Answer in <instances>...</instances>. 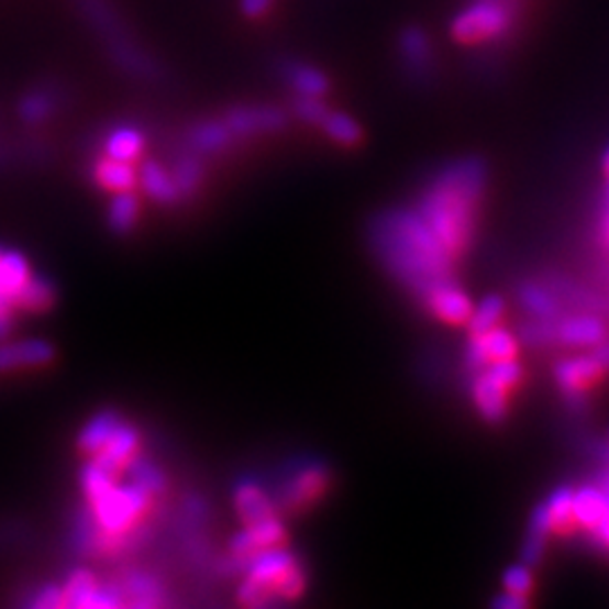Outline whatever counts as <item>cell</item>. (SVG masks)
Wrapping results in <instances>:
<instances>
[{
	"label": "cell",
	"instance_id": "cell-1",
	"mask_svg": "<svg viewBox=\"0 0 609 609\" xmlns=\"http://www.w3.org/2000/svg\"><path fill=\"white\" fill-rule=\"evenodd\" d=\"M370 244L386 272L418 298L433 287L454 280L456 259L422 222L418 210H390L370 229Z\"/></svg>",
	"mask_w": 609,
	"mask_h": 609
},
{
	"label": "cell",
	"instance_id": "cell-2",
	"mask_svg": "<svg viewBox=\"0 0 609 609\" xmlns=\"http://www.w3.org/2000/svg\"><path fill=\"white\" fill-rule=\"evenodd\" d=\"M484 190V163L474 158L458 160L439 174L416 208L422 222L454 259H458L472 244L476 210Z\"/></svg>",
	"mask_w": 609,
	"mask_h": 609
},
{
	"label": "cell",
	"instance_id": "cell-3",
	"mask_svg": "<svg viewBox=\"0 0 609 609\" xmlns=\"http://www.w3.org/2000/svg\"><path fill=\"white\" fill-rule=\"evenodd\" d=\"M152 495L139 484H115L100 499L89 503L100 531L122 535L139 527V519L150 510Z\"/></svg>",
	"mask_w": 609,
	"mask_h": 609
},
{
	"label": "cell",
	"instance_id": "cell-4",
	"mask_svg": "<svg viewBox=\"0 0 609 609\" xmlns=\"http://www.w3.org/2000/svg\"><path fill=\"white\" fill-rule=\"evenodd\" d=\"M514 21L508 0H476L452 21V36L461 43H484L503 36Z\"/></svg>",
	"mask_w": 609,
	"mask_h": 609
},
{
	"label": "cell",
	"instance_id": "cell-5",
	"mask_svg": "<svg viewBox=\"0 0 609 609\" xmlns=\"http://www.w3.org/2000/svg\"><path fill=\"white\" fill-rule=\"evenodd\" d=\"M503 359H517V339L501 325L469 339L467 366L474 373Z\"/></svg>",
	"mask_w": 609,
	"mask_h": 609
},
{
	"label": "cell",
	"instance_id": "cell-6",
	"mask_svg": "<svg viewBox=\"0 0 609 609\" xmlns=\"http://www.w3.org/2000/svg\"><path fill=\"white\" fill-rule=\"evenodd\" d=\"M330 481V472L325 465H304L300 467L280 492V503L285 510H300L317 501Z\"/></svg>",
	"mask_w": 609,
	"mask_h": 609
},
{
	"label": "cell",
	"instance_id": "cell-7",
	"mask_svg": "<svg viewBox=\"0 0 609 609\" xmlns=\"http://www.w3.org/2000/svg\"><path fill=\"white\" fill-rule=\"evenodd\" d=\"M607 373V368L602 366V362L598 359V355L591 351L587 355L580 357H569L562 359L555 366V381L557 386L564 390V394L578 398L587 390L600 381V377Z\"/></svg>",
	"mask_w": 609,
	"mask_h": 609
},
{
	"label": "cell",
	"instance_id": "cell-8",
	"mask_svg": "<svg viewBox=\"0 0 609 609\" xmlns=\"http://www.w3.org/2000/svg\"><path fill=\"white\" fill-rule=\"evenodd\" d=\"M55 359L53 343L43 339L3 341L0 339V373H12L19 368H38Z\"/></svg>",
	"mask_w": 609,
	"mask_h": 609
},
{
	"label": "cell",
	"instance_id": "cell-9",
	"mask_svg": "<svg viewBox=\"0 0 609 609\" xmlns=\"http://www.w3.org/2000/svg\"><path fill=\"white\" fill-rule=\"evenodd\" d=\"M422 300L433 317L450 323V325L467 323L472 308H474L469 296L454 280H447V283H441L439 287H433Z\"/></svg>",
	"mask_w": 609,
	"mask_h": 609
},
{
	"label": "cell",
	"instance_id": "cell-10",
	"mask_svg": "<svg viewBox=\"0 0 609 609\" xmlns=\"http://www.w3.org/2000/svg\"><path fill=\"white\" fill-rule=\"evenodd\" d=\"M285 538H287V531L278 517L253 521V524H244V531H240L231 540V555L242 560L255 551L285 544Z\"/></svg>",
	"mask_w": 609,
	"mask_h": 609
},
{
	"label": "cell",
	"instance_id": "cell-11",
	"mask_svg": "<svg viewBox=\"0 0 609 609\" xmlns=\"http://www.w3.org/2000/svg\"><path fill=\"white\" fill-rule=\"evenodd\" d=\"M512 390L492 377L488 370H478L472 386L474 405L488 422H499L508 413V396Z\"/></svg>",
	"mask_w": 609,
	"mask_h": 609
},
{
	"label": "cell",
	"instance_id": "cell-12",
	"mask_svg": "<svg viewBox=\"0 0 609 609\" xmlns=\"http://www.w3.org/2000/svg\"><path fill=\"white\" fill-rule=\"evenodd\" d=\"M224 122L229 124L233 136H253L283 129L287 118L283 111L272 107H240L229 111Z\"/></svg>",
	"mask_w": 609,
	"mask_h": 609
},
{
	"label": "cell",
	"instance_id": "cell-13",
	"mask_svg": "<svg viewBox=\"0 0 609 609\" xmlns=\"http://www.w3.org/2000/svg\"><path fill=\"white\" fill-rule=\"evenodd\" d=\"M139 445H141L139 429L134 424L120 422L118 429L111 433L107 445L100 452H96L91 461H96L98 465L118 474L122 467H126L129 461L139 454Z\"/></svg>",
	"mask_w": 609,
	"mask_h": 609
},
{
	"label": "cell",
	"instance_id": "cell-14",
	"mask_svg": "<svg viewBox=\"0 0 609 609\" xmlns=\"http://www.w3.org/2000/svg\"><path fill=\"white\" fill-rule=\"evenodd\" d=\"M124 605L132 607H160L165 602L160 583L143 572H129L118 580Z\"/></svg>",
	"mask_w": 609,
	"mask_h": 609
},
{
	"label": "cell",
	"instance_id": "cell-15",
	"mask_svg": "<svg viewBox=\"0 0 609 609\" xmlns=\"http://www.w3.org/2000/svg\"><path fill=\"white\" fill-rule=\"evenodd\" d=\"M32 269L27 257L19 251L3 248L0 253V298L14 302L16 308V296L23 289V285L30 280Z\"/></svg>",
	"mask_w": 609,
	"mask_h": 609
},
{
	"label": "cell",
	"instance_id": "cell-16",
	"mask_svg": "<svg viewBox=\"0 0 609 609\" xmlns=\"http://www.w3.org/2000/svg\"><path fill=\"white\" fill-rule=\"evenodd\" d=\"M235 508L244 524H253V521H263L269 517H278L276 503L272 497L251 481H244L235 488Z\"/></svg>",
	"mask_w": 609,
	"mask_h": 609
},
{
	"label": "cell",
	"instance_id": "cell-17",
	"mask_svg": "<svg viewBox=\"0 0 609 609\" xmlns=\"http://www.w3.org/2000/svg\"><path fill=\"white\" fill-rule=\"evenodd\" d=\"M555 336L572 347H594L605 341V325L596 317H572L555 328Z\"/></svg>",
	"mask_w": 609,
	"mask_h": 609
},
{
	"label": "cell",
	"instance_id": "cell-18",
	"mask_svg": "<svg viewBox=\"0 0 609 609\" xmlns=\"http://www.w3.org/2000/svg\"><path fill=\"white\" fill-rule=\"evenodd\" d=\"M96 181L100 184V188L115 195L124 190H134L139 184V171L134 169L132 163L107 156L96 165Z\"/></svg>",
	"mask_w": 609,
	"mask_h": 609
},
{
	"label": "cell",
	"instance_id": "cell-19",
	"mask_svg": "<svg viewBox=\"0 0 609 609\" xmlns=\"http://www.w3.org/2000/svg\"><path fill=\"white\" fill-rule=\"evenodd\" d=\"M120 422L122 420L115 411H102V413L93 416L79 431V439H77L79 450L86 452V454H91V456L96 452H100L107 445V441L111 439V433L118 429Z\"/></svg>",
	"mask_w": 609,
	"mask_h": 609
},
{
	"label": "cell",
	"instance_id": "cell-20",
	"mask_svg": "<svg viewBox=\"0 0 609 609\" xmlns=\"http://www.w3.org/2000/svg\"><path fill=\"white\" fill-rule=\"evenodd\" d=\"M55 298H57L55 285L46 276L32 274L30 280L23 285V289L16 296V310L32 312V314L46 312L55 304Z\"/></svg>",
	"mask_w": 609,
	"mask_h": 609
},
{
	"label": "cell",
	"instance_id": "cell-21",
	"mask_svg": "<svg viewBox=\"0 0 609 609\" xmlns=\"http://www.w3.org/2000/svg\"><path fill=\"white\" fill-rule=\"evenodd\" d=\"M605 512V492L600 486H583L574 490V521L576 527L594 531Z\"/></svg>",
	"mask_w": 609,
	"mask_h": 609
},
{
	"label": "cell",
	"instance_id": "cell-22",
	"mask_svg": "<svg viewBox=\"0 0 609 609\" xmlns=\"http://www.w3.org/2000/svg\"><path fill=\"white\" fill-rule=\"evenodd\" d=\"M139 181L143 190L158 203H174L181 195L171 181V174H167L156 160H147L141 171H139Z\"/></svg>",
	"mask_w": 609,
	"mask_h": 609
},
{
	"label": "cell",
	"instance_id": "cell-23",
	"mask_svg": "<svg viewBox=\"0 0 609 609\" xmlns=\"http://www.w3.org/2000/svg\"><path fill=\"white\" fill-rule=\"evenodd\" d=\"M143 147H145L143 136L132 126H118L104 143V152L109 158L126 160V163H134L143 154Z\"/></svg>",
	"mask_w": 609,
	"mask_h": 609
},
{
	"label": "cell",
	"instance_id": "cell-24",
	"mask_svg": "<svg viewBox=\"0 0 609 609\" xmlns=\"http://www.w3.org/2000/svg\"><path fill=\"white\" fill-rule=\"evenodd\" d=\"M287 79L291 81L294 89L298 91V96L304 98H323L330 89L328 77L312 66H302V64H291L287 70Z\"/></svg>",
	"mask_w": 609,
	"mask_h": 609
},
{
	"label": "cell",
	"instance_id": "cell-25",
	"mask_svg": "<svg viewBox=\"0 0 609 609\" xmlns=\"http://www.w3.org/2000/svg\"><path fill=\"white\" fill-rule=\"evenodd\" d=\"M231 141L233 132L226 122H203L190 132V145L203 154L222 152Z\"/></svg>",
	"mask_w": 609,
	"mask_h": 609
},
{
	"label": "cell",
	"instance_id": "cell-26",
	"mask_svg": "<svg viewBox=\"0 0 609 609\" xmlns=\"http://www.w3.org/2000/svg\"><path fill=\"white\" fill-rule=\"evenodd\" d=\"M319 126L334 143H339L343 147H355L364 139L362 126L351 115L339 113V111H328V115L323 118V122Z\"/></svg>",
	"mask_w": 609,
	"mask_h": 609
},
{
	"label": "cell",
	"instance_id": "cell-27",
	"mask_svg": "<svg viewBox=\"0 0 609 609\" xmlns=\"http://www.w3.org/2000/svg\"><path fill=\"white\" fill-rule=\"evenodd\" d=\"M546 512L551 519V531L553 533H567L576 527L574 521V490L569 488H557L546 501Z\"/></svg>",
	"mask_w": 609,
	"mask_h": 609
},
{
	"label": "cell",
	"instance_id": "cell-28",
	"mask_svg": "<svg viewBox=\"0 0 609 609\" xmlns=\"http://www.w3.org/2000/svg\"><path fill=\"white\" fill-rule=\"evenodd\" d=\"M100 587V580L91 572H73L62 587L64 591V607H77V609H89L91 598L96 596Z\"/></svg>",
	"mask_w": 609,
	"mask_h": 609
},
{
	"label": "cell",
	"instance_id": "cell-29",
	"mask_svg": "<svg viewBox=\"0 0 609 609\" xmlns=\"http://www.w3.org/2000/svg\"><path fill=\"white\" fill-rule=\"evenodd\" d=\"M503 312H506V304L499 296H488L484 298L481 302L476 304V308H472V314L467 319V330L472 336L476 334H484L492 328H497L503 319Z\"/></svg>",
	"mask_w": 609,
	"mask_h": 609
},
{
	"label": "cell",
	"instance_id": "cell-30",
	"mask_svg": "<svg viewBox=\"0 0 609 609\" xmlns=\"http://www.w3.org/2000/svg\"><path fill=\"white\" fill-rule=\"evenodd\" d=\"M139 197L134 195V190H124V192H115L109 206V224L113 231L124 233L132 229L139 220Z\"/></svg>",
	"mask_w": 609,
	"mask_h": 609
},
{
	"label": "cell",
	"instance_id": "cell-31",
	"mask_svg": "<svg viewBox=\"0 0 609 609\" xmlns=\"http://www.w3.org/2000/svg\"><path fill=\"white\" fill-rule=\"evenodd\" d=\"M113 486H115V472L98 465L96 461H91L89 465L81 469V490H84L86 501H89V503L100 499Z\"/></svg>",
	"mask_w": 609,
	"mask_h": 609
},
{
	"label": "cell",
	"instance_id": "cell-32",
	"mask_svg": "<svg viewBox=\"0 0 609 609\" xmlns=\"http://www.w3.org/2000/svg\"><path fill=\"white\" fill-rule=\"evenodd\" d=\"M126 469H129V476H132V481L139 484L143 490H147L152 497L160 495L165 490V474L150 461L141 458L139 454L126 463Z\"/></svg>",
	"mask_w": 609,
	"mask_h": 609
},
{
	"label": "cell",
	"instance_id": "cell-33",
	"mask_svg": "<svg viewBox=\"0 0 609 609\" xmlns=\"http://www.w3.org/2000/svg\"><path fill=\"white\" fill-rule=\"evenodd\" d=\"M521 302H524V308L542 321H551L557 314V300L555 296L540 285H529L521 291Z\"/></svg>",
	"mask_w": 609,
	"mask_h": 609
},
{
	"label": "cell",
	"instance_id": "cell-34",
	"mask_svg": "<svg viewBox=\"0 0 609 609\" xmlns=\"http://www.w3.org/2000/svg\"><path fill=\"white\" fill-rule=\"evenodd\" d=\"M201 177H203V167L197 158H181L171 169V181L177 186L181 197L195 192L201 184Z\"/></svg>",
	"mask_w": 609,
	"mask_h": 609
},
{
	"label": "cell",
	"instance_id": "cell-35",
	"mask_svg": "<svg viewBox=\"0 0 609 609\" xmlns=\"http://www.w3.org/2000/svg\"><path fill=\"white\" fill-rule=\"evenodd\" d=\"M55 111V100L43 93V91H32L23 98L21 107H19V113L25 122H38V120H46L51 113Z\"/></svg>",
	"mask_w": 609,
	"mask_h": 609
},
{
	"label": "cell",
	"instance_id": "cell-36",
	"mask_svg": "<svg viewBox=\"0 0 609 609\" xmlns=\"http://www.w3.org/2000/svg\"><path fill=\"white\" fill-rule=\"evenodd\" d=\"M531 589H533V576H531L529 564H517V567H510L506 572V576H503V591L529 598Z\"/></svg>",
	"mask_w": 609,
	"mask_h": 609
},
{
	"label": "cell",
	"instance_id": "cell-37",
	"mask_svg": "<svg viewBox=\"0 0 609 609\" xmlns=\"http://www.w3.org/2000/svg\"><path fill=\"white\" fill-rule=\"evenodd\" d=\"M294 111L300 120L310 122V124H321L323 118L328 115V107L319 100V98H304V96H298L296 104H294Z\"/></svg>",
	"mask_w": 609,
	"mask_h": 609
},
{
	"label": "cell",
	"instance_id": "cell-38",
	"mask_svg": "<svg viewBox=\"0 0 609 609\" xmlns=\"http://www.w3.org/2000/svg\"><path fill=\"white\" fill-rule=\"evenodd\" d=\"M402 46H405V51H407V57H409L411 62H416V64H420V62H424V59L429 57V41H427V36H424L422 32H418V30H409V32L405 34Z\"/></svg>",
	"mask_w": 609,
	"mask_h": 609
},
{
	"label": "cell",
	"instance_id": "cell-39",
	"mask_svg": "<svg viewBox=\"0 0 609 609\" xmlns=\"http://www.w3.org/2000/svg\"><path fill=\"white\" fill-rule=\"evenodd\" d=\"M32 607L36 609H53V607H64V591L57 585H46L38 591H34V598L30 600Z\"/></svg>",
	"mask_w": 609,
	"mask_h": 609
},
{
	"label": "cell",
	"instance_id": "cell-40",
	"mask_svg": "<svg viewBox=\"0 0 609 609\" xmlns=\"http://www.w3.org/2000/svg\"><path fill=\"white\" fill-rule=\"evenodd\" d=\"M600 488L605 492V512H602V517L598 521V527L591 533L600 540V544H605L609 549V486L600 484Z\"/></svg>",
	"mask_w": 609,
	"mask_h": 609
},
{
	"label": "cell",
	"instance_id": "cell-41",
	"mask_svg": "<svg viewBox=\"0 0 609 609\" xmlns=\"http://www.w3.org/2000/svg\"><path fill=\"white\" fill-rule=\"evenodd\" d=\"M492 605H495V607H499V609H521V607H527V605H529V598H524V596H514V594L503 591V596L495 598V600H492Z\"/></svg>",
	"mask_w": 609,
	"mask_h": 609
},
{
	"label": "cell",
	"instance_id": "cell-42",
	"mask_svg": "<svg viewBox=\"0 0 609 609\" xmlns=\"http://www.w3.org/2000/svg\"><path fill=\"white\" fill-rule=\"evenodd\" d=\"M272 5V0H242V10L246 16L255 19V16H263Z\"/></svg>",
	"mask_w": 609,
	"mask_h": 609
},
{
	"label": "cell",
	"instance_id": "cell-43",
	"mask_svg": "<svg viewBox=\"0 0 609 609\" xmlns=\"http://www.w3.org/2000/svg\"><path fill=\"white\" fill-rule=\"evenodd\" d=\"M594 353L598 355L602 366L609 370V341H600L598 345H594Z\"/></svg>",
	"mask_w": 609,
	"mask_h": 609
},
{
	"label": "cell",
	"instance_id": "cell-44",
	"mask_svg": "<svg viewBox=\"0 0 609 609\" xmlns=\"http://www.w3.org/2000/svg\"><path fill=\"white\" fill-rule=\"evenodd\" d=\"M602 171H605V177L609 179V150H607L605 156H602Z\"/></svg>",
	"mask_w": 609,
	"mask_h": 609
},
{
	"label": "cell",
	"instance_id": "cell-45",
	"mask_svg": "<svg viewBox=\"0 0 609 609\" xmlns=\"http://www.w3.org/2000/svg\"><path fill=\"white\" fill-rule=\"evenodd\" d=\"M607 201H609V190H607ZM607 233H609V214H607Z\"/></svg>",
	"mask_w": 609,
	"mask_h": 609
}]
</instances>
